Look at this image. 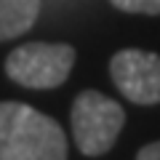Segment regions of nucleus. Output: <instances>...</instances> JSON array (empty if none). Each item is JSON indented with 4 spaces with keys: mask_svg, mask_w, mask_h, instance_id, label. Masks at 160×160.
<instances>
[{
    "mask_svg": "<svg viewBox=\"0 0 160 160\" xmlns=\"http://www.w3.org/2000/svg\"><path fill=\"white\" fill-rule=\"evenodd\" d=\"M0 160H67L64 128L22 102H0Z\"/></svg>",
    "mask_w": 160,
    "mask_h": 160,
    "instance_id": "f257e3e1",
    "label": "nucleus"
},
{
    "mask_svg": "<svg viewBox=\"0 0 160 160\" xmlns=\"http://www.w3.org/2000/svg\"><path fill=\"white\" fill-rule=\"evenodd\" d=\"M123 123V107L102 91H83L72 104V136L78 149L88 158L107 155L118 142Z\"/></svg>",
    "mask_w": 160,
    "mask_h": 160,
    "instance_id": "f03ea898",
    "label": "nucleus"
},
{
    "mask_svg": "<svg viewBox=\"0 0 160 160\" xmlns=\"http://www.w3.org/2000/svg\"><path fill=\"white\" fill-rule=\"evenodd\" d=\"M75 56L67 43H24L6 56V75L24 88L48 91L69 78Z\"/></svg>",
    "mask_w": 160,
    "mask_h": 160,
    "instance_id": "7ed1b4c3",
    "label": "nucleus"
},
{
    "mask_svg": "<svg viewBox=\"0 0 160 160\" xmlns=\"http://www.w3.org/2000/svg\"><path fill=\"white\" fill-rule=\"evenodd\" d=\"M109 75L128 102L160 104V56L142 48H123L109 59Z\"/></svg>",
    "mask_w": 160,
    "mask_h": 160,
    "instance_id": "20e7f679",
    "label": "nucleus"
},
{
    "mask_svg": "<svg viewBox=\"0 0 160 160\" xmlns=\"http://www.w3.org/2000/svg\"><path fill=\"white\" fill-rule=\"evenodd\" d=\"M43 0H0V40L24 35L35 24Z\"/></svg>",
    "mask_w": 160,
    "mask_h": 160,
    "instance_id": "39448f33",
    "label": "nucleus"
},
{
    "mask_svg": "<svg viewBox=\"0 0 160 160\" xmlns=\"http://www.w3.org/2000/svg\"><path fill=\"white\" fill-rule=\"evenodd\" d=\"M118 11L126 13H147V16H160V0H109Z\"/></svg>",
    "mask_w": 160,
    "mask_h": 160,
    "instance_id": "423d86ee",
    "label": "nucleus"
},
{
    "mask_svg": "<svg viewBox=\"0 0 160 160\" xmlns=\"http://www.w3.org/2000/svg\"><path fill=\"white\" fill-rule=\"evenodd\" d=\"M136 160H160V142H152L147 147H142L139 155H136Z\"/></svg>",
    "mask_w": 160,
    "mask_h": 160,
    "instance_id": "0eeeda50",
    "label": "nucleus"
}]
</instances>
